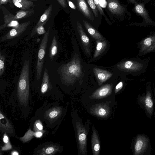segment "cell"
Segmentation results:
<instances>
[{
	"label": "cell",
	"mask_w": 155,
	"mask_h": 155,
	"mask_svg": "<svg viewBox=\"0 0 155 155\" xmlns=\"http://www.w3.org/2000/svg\"><path fill=\"white\" fill-rule=\"evenodd\" d=\"M61 78L66 83L72 84L79 78L82 74L81 67L78 56L75 55L72 60L63 65L60 70Z\"/></svg>",
	"instance_id": "6da1fadb"
},
{
	"label": "cell",
	"mask_w": 155,
	"mask_h": 155,
	"mask_svg": "<svg viewBox=\"0 0 155 155\" xmlns=\"http://www.w3.org/2000/svg\"><path fill=\"white\" fill-rule=\"evenodd\" d=\"M29 61L26 60L24 62L20 75L17 87V95L21 104L26 106L29 93Z\"/></svg>",
	"instance_id": "7a4b0ae2"
},
{
	"label": "cell",
	"mask_w": 155,
	"mask_h": 155,
	"mask_svg": "<svg viewBox=\"0 0 155 155\" xmlns=\"http://www.w3.org/2000/svg\"><path fill=\"white\" fill-rule=\"evenodd\" d=\"M49 32L48 29L43 38L39 48L36 65V78L38 80L40 79L41 74Z\"/></svg>",
	"instance_id": "3957f363"
},
{
	"label": "cell",
	"mask_w": 155,
	"mask_h": 155,
	"mask_svg": "<svg viewBox=\"0 0 155 155\" xmlns=\"http://www.w3.org/2000/svg\"><path fill=\"white\" fill-rule=\"evenodd\" d=\"M76 125L80 153L82 155H85L87 152V130L79 121H76Z\"/></svg>",
	"instance_id": "277c9868"
},
{
	"label": "cell",
	"mask_w": 155,
	"mask_h": 155,
	"mask_svg": "<svg viewBox=\"0 0 155 155\" xmlns=\"http://www.w3.org/2000/svg\"><path fill=\"white\" fill-rule=\"evenodd\" d=\"M28 9L20 10L17 12L15 15L12 14L5 15L4 17V24L0 26V30L1 31L5 28L12 21L21 20L32 15L34 13V11L32 9Z\"/></svg>",
	"instance_id": "5b68a950"
},
{
	"label": "cell",
	"mask_w": 155,
	"mask_h": 155,
	"mask_svg": "<svg viewBox=\"0 0 155 155\" xmlns=\"http://www.w3.org/2000/svg\"><path fill=\"white\" fill-rule=\"evenodd\" d=\"M30 23V21H29L19 24L18 26L12 29L2 37L1 41L11 39L19 36L25 31Z\"/></svg>",
	"instance_id": "8992f818"
},
{
	"label": "cell",
	"mask_w": 155,
	"mask_h": 155,
	"mask_svg": "<svg viewBox=\"0 0 155 155\" xmlns=\"http://www.w3.org/2000/svg\"><path fill=\"white\" fill-rule=\"evenodd\" d=\"M91 112L98 117L105 118L109 115L110 109L107 104L102 103L94 106L91 109Z\"/></svg>",
	"instance_id": "52a82bcc"
},
{
	"label": "cell",
	"mask_w": 155,
	"mask_h": 155,
	"mask_svg": "<svg viewBox=\"0 0 155 155\" xmlns=\"http://www.w3.org/2000/svg\"><path fill=\"white\" fill-rule=\"evenodd\" d=\"M113 86L111 84H107L103 86L94 91L91 95V98L99 99L106 97L111 94Z\"/></svg>",
	"instance_id": "ba28073f"
},
{
	"label": "cell",
	"mask_w": 155,
	"mask_h": 155,
	"mask_svg": "<svg viewBox=\"0 0 155 155\" xmlns=\"http://www.w3.org/2000/svg\"><path fill=\"white\" fill-rule=\"evenodd\" d=\"M77 25L78 31L84 51L87 54H90L91 50L89 38L85 34L81 24L77 21Z\"/></svg>",
	"instance_id": "9c48e42d"
},
{
	"label": "cell",
	"mask_w": 155,
	"mask_h": 155,
	"mask_svg": "<svg viewBox=\"0 0 155 155\" xmlns=\"http://www.w3.org/2000/svg\"><path fill=\"white\" fill-rule=\"evenodd\" d=\"M93 71L100 85L106 82L113 75V74L109 71L97 68H94L93 69Z\"/></svg>",
	"instance_id": "30bf717a"
},
{
	"label": "cell",
	"mask_w": 155,
	"mask_h": 155,
	"mask_svg": "<svg viewBox=\"0 0 155 155\" xmlns=\"http://www.w3.org/2000/svg\"><path fill=\"white\" fill-rule=\"evenodd\" d=\"M52 8V5H51L45 10L38 22L33 28L31 34V36H32L35 34L36 29L38 27L41 25H44L48 20L51 15Z\"/></svg>",
	"instance_id": "8fae6325"
},
{
	"label": "cell",
	"mask_w": 155,
	"mask_h": 155,
	"mask_svg": "<svg viewBox=\"0 0 155 155\" xmlns=\"http://www.w3.org/2000/svg\"><path fill=\"white\" fill-rule=\"evenodd\" d=\"M0 129L1 131L5 133L12 134L13 133V128L12 124L1 111L0 113Z\"/></svg>",
	"instance_id": "7c38bea8"
},
{
	"label": "cell",
	"mask_w": 155,
	"mask_h": 155,
	"mask_svg": "<svg viewBox=\"0 0 155 155\" xmlns=\"http://www.w3.org/2000/svg\"><path fill=\"white\" fill-rule=\"evenodd\" d=\"M108 8L112 13L117 15L123 14L125 9L117 0H107Z\"/></svg>",
	"instance_id": "4fadbf2b"
},
{
	"label": "cell",
	"mask_w": 155,
	"mask_h": 155,
	"mask_svg": "<svg viewBox=\"0 0 155 155\" xmlns=\"http://www.w3.org/2000/svg\"><path fill=\"white\" fill-rule=\"evenodd\" d=\"M62 112V109L60 107H55L48 110L45 114V118L49 121H53L56 120L60 116Z\"/></svg>",
	"instance_id": "5bb4252c"
},
{
	"label": "cell",
	"mask_w": 155,
	"mask_h": 155,
	"mask_svg": "<svg viewBox=\"0 0 155 155\" xmlns=\"http://www.w3.org/2000/svg\"><path fill=\"white\" fill-rule=\"evenodd\" d=\"M84 26L90 35L96 40L103 41L104 37L87 21L83 20Z\"/></svg>",
	"instance_id": "9a60e30c"
},
{
	"label": "cell",
	"mask_w": 155,
	"mask_h": 155,
	"mask_svg": "<svg viewBox=\"0 0 155 155\" xmlns=\"http://www.w3.org/2000/svg\"><path fill=\"white\" fill-rule=\"evenodd\" d=\"M92 134L91 137V146L94 155L99 154L100 150V144L98 135L95 128L92 127Z\"/></svg>",
	"instance_id": "2e32d148"
},
{
	"label": "cell",
	"mask_w": 155,
	"mask_h": 155,
	"mask_svg": "<svg viewBox=\"0 0 155 155\" xmlns=\"http://www.w3.org/2000/svg\"><path fill=\"white\" fill-rule=\"evenodd\" d=\"M78 6L83 14L90 20L94 21V18L84 0H77Z\"/></svg>",
	"instance_id": "e0dca14e"
},
{
	"label": "cell",
	"mask_w": 155,
	"mask_h": 155,
	"mask_svg": "<svg viewBox=\"0 0 155 155\" xmlns=\"http://www.w3.org/2000/svg\"><path fill=\"white\" fill-rule=\"evenodd\" d=\"M59 147L56 145L50 144L45 146L38 152V154L41 155L54 154L60 150Z\"/></svg>",
	"instance_id": "ac0fdd59"
},
{
	"label": "cell",
	"mask_w": 155,
	"mask_h": 155,
	"mask_svg": "<svg viewBox=\"0 0 155 155\" xmlns=\"http://www.w3.org/2000/svg\"><path fill=\"white\" fill-rule=\"evenodd\" d=\"M132 2H134L135 4V9L136 12L142 16L145 21L147 23H151V20L149 18L148 13L145 9L143 5L141 4L135 2L134 0H132Z\"/></svg>",
	"instance_id": "d6986e66"
},
{
	"label": "cell",
	"mask_w": 155,
	"mask_h": 155,
	"mask_svg": "<svg viewBox=\"0 0 155 155\" xmlns=\"http://www.w3.org/2000/svg\"><path fill=\"white\" fill-rule=\"evenodd\" d=\"M49 75L48 74L47 68H45L42 83L41 87V92L44 94L46 93L49 88L51 87Z\"/></svg>",
	"instance_id": "ffe728a7"
},
{
	"label": "cell",
	"mask_w": 155,
	"mask_h": 155,
	"mask_svg": "<svg viewBox=\"0 0 155 155\" xmlns=\"http://www.w3.org/2000/svg\"><path fill=\"white\" fill-rule=\"evenodd\" d=\"M11 1L15 6L19 8L21 10L28 9L33 4L32 2L28 0H11Z\"/></svg>",
	"instance_id": "44dd1931"
},
{
	"label": "cell",
	"mask_w": 155,
	"mask_h": 155,
	"mask_svg": "<svg viewBox=\"0 0 155 155\" xmlns=\"http://www.w3.org/2000/svg\"><path fill=\"white\" fill-rule=\"evenodd\" d=\"M147 141L143 137H140L137 139L135 145V153L136 154L144 150L147 146Z\"/></svg>",
	"instance_id": "7402d4cb"
},
{
	"label": "cell",
	"mask_w": 155,
	"mask_h": 155,
	"mask_svg": "<svg viewBox=\"0 0 155 155\" xmlns=\"http://www.w3.org/2000/svg\"><path fill=\"white\" fill-rule=\"evenodd\" d=\"M96 46L95 50L94 58H96L100 55L106 49L107 44L106 41L96 40Z\"/></svg>",
	"instance_id": "603a6c76"
},
{
	"label": "cell",
	"mask_w": 155,
	"mask_h": 155,
	"mask_svg": "<svg viewBox=\"0 0 155 155\" xmlns=\"http://www.w3.org/2000/svg\"><path fill=\"white\" fill-rule=\"evenodd\" d=\"M57 39L54 36L50 47L49 54L50 59L52 60L57 52Z\"/></svg>",
	"instance_id": "cb8c5ba5"
},
{
	"label": "cell",
	"mask_w": 155,
	"mask_h": 155,
	"mask_svg": "<svg viewBox=\"0 0 155 155\" xmlns=\"http://www.w3.org/2000/svg\"><path fill=\"white\" fill-rule=\"evenodd\" d=\"M3 139L4 145L2 147L1 150L6 151L11 149L12 148V146L10 143L9 138L6 133H5L4 134Z\"/></svg>",
	"instance_id": "d4e9b609"
},
{
	"label": "cell",
	"mask_w": 155,
	"mask_h": 155,
	"mask_svg": "<svg viewBox=\"0 0 155 155\" xmlns=\"http://www.w3.org/2000/svg\"><path fill=\"white\" fill-rule=\"evenodd\" d=\"M35 132L29 129L22 137L19 139L23 143H25L31 140L34 136Z\"/></svg>",
	"instance_id": "484cf974"
},
{
	"label": "cell",
	"mask_w": 155,
	"mask_h": 155,
	"mask_svg": "<svg viewBox=\"0 0 155 155\" xmlns=\"http://www.w3.org/2000/svg\"><path fill=\"white\" fill-rule=\"evenodd\" d=\"M96 18L98 17V8L93 0H86Z\"/></svg>",
	"instance_id": "4316f807"
},
{
	"label": "cell",
	"mask_w": 155,
	"mask_h": 155,
	"mask_svg": "<svg viewBox=\"0 0 155 155\" xmlns=\"http://www.w3.org/2000/svg\"><path fill=\"white\" fill-rule=\"evenodd\" d=\"M5 56L0 54V77L3 74L5 70Z\"/></svg>",
	"instance_id": "83f0119b"
},
{
	"label": "cell",
	"mask_w": 155,
	"mask_h": 155,
	"mask_svg": "<svg viewBox=\"0 0 155 155\" xmlns=\"http://www.w3.org/2000/svg\"><path fill=\"white\" fill-rule=\"evenodd\" d=\"M43 127L41 121L39 120H36L34 124V130L35 131H41L44 133Z\"/></svg>",
	"instance_id": "f1b7e54d"
},
{
	"label": "cell",
	"mask_w": 155,
	"mask_h": 155,
	"mask_svg": "<svg viewBox=\"0 0 155 155\" xmlns=\"http://www.w3.org/2000/svg\"><path fill=\"white\" fill-rule=\"evenodd\" d=\"M146 105L148 109L151 108L153 106V102L150 96H148L145 100Z\"/></svg>",
	"instance_id": "f546056e"
},
{
	"label": "cell",
	"mask_w": 155,
	"mask_h": 155,
	"mask_svg": "<svg viewBox=\"0 0 155 155\" xmlns=\"http://www.w3.org/2000/svg\"><path fill=\"white\" fill-rule=\"evenodd\" d=\"M95 3L100 14L101 15L105 16L102 7L101 6L99 3V0H93Z\"/></svg>",
	"instance_id": "4dcf8cb0"
},
{
	"label": "cell",
	"mask_w": 155,
	"mask_h": 155,
	"mask_svg": "<svg viewBox=\"0 0 155 155\" xmlns=\"http://www.w3.org/2000/svg\"><path fill=\"white\" fill-rule=\"evenodd\" d=\"M43 25H41L38 27L36 29V33L39 35H41L46 32Z\"/></svg>",
	"instance_id": "1f68e13d"
},
{
	"label": "cell",
	"mask_w": 155,
	"mask_h": 155,
	"mask_svg": "<svg viewBox=\"0 0 155 155\" xmlns=\"http://www.w3.org/2000/svg\"><path fill=\"white\" fill-rule=\"evenodd\" d=\"M123 83L121 81L119 82L117 84V85L115 87L114 90V92L115 94L117 93L121 89L123 86Z\"/></svg>",
	"instance_id": "d6a6232c"
},
{
	"label": "cell",
	"mask_w": 155,
	"mask_h": 155,
	"mask_svg": "<svg viewBox=\"0 0 155 155\" xmlns=\"http://www.w3.org/2000/svg\"><path fill=\"white\" fill-rule=\"evenodd\" d=\"M152 38L149 37L146 38L144 41L143 43L145 45L147 46H150L152 43Z\"/></svg>",
	"instance_id": "836d02e7"
},
{
	"label": "cell",
	"mask_w": 155,
	"mask_h": 155,
	"mask_svg": "<svg viewBox=\"0 0 155 155\" xmlns=\"http://www.w3.org/2000/svg\"><path fill=\"white\" fill-rule=\"evenodd\" d=\"M58 3L63 8L67 7V5L65 0H57Z\"/></svg>",
	"instance_id": "e575fe53"
},
{
	"label": "cell",
	"mask_w": 155,
	"mask_h": 155,
	"mask_svg": "<svg viewBox=\"0 0 155 155\" xmlns=\"http://www.w3.org/2000/svg\"><path fill=\"white\" fill-rule=\"evenodd\" d=\"M43 132L41 131H36L35 132L34 136L37 138L41 137L43 134Z\"/></svg>",
	"instance_id": "d590c367"
},
{
	"label": "cell",
	"mask_w": 155,
	"mask_h": 155,
	"mask_svg": "<svg viewBox=\"0 0 155 155\" xmlns=\"http://www.w3.org/2000/svg\"><path fill=\"white\" fill-rule=\"evenodd\" d=\"M99 3L101 7L105 8L107 5V2L105 0H99Z\"/></svg>",
	"instance_id": "8d00e7d4"
},
{
	"label": "cell",
	"mask_w": 155,
	"mask_h": 155,
	"mask_svg": "<svg viewBox=\"0 0 155 155\" xmlns=\"http://www.w3.org/2000/svg\"><path fill=\"white\" fill-rule=\"evenodd\" d=\"M68 3L70 7L72 9H75L76 8L74 4L71 1L68 0Z\"/></svg>",
	"instance_id": "74e56055"
},
{
	"label": "cell",
	"mask_w": 155,
	"mask_h": 155,
	"mask_svg": "<svg viewBox=\"0 0 155 155\" xmlns=\"http://www.w3.org/2000/svg\"><path fill=\"white\" fill-rule=\"evenodd\" d=\"M8 2L9 0H0V5L6 4Z\"/></svg>",
	"instance_id": "f35d334b"
},
{
	"label": "cell",
	"mask_w": 155,
	"mask_h": 155,
	"mask_svg": "<svg viewBox=\"0 0 155 155\" xmlns=\"http://www.w3.org/2000/svg\"><path fill=\"white\" fill-rule=\"evenodd\" d=\"M11 154L13 155H19V153L18 152H17L16 151H14L12 152V153H11Z\"/></svg>",
	"instance_id": "ab89813d"
}]
</instances>
